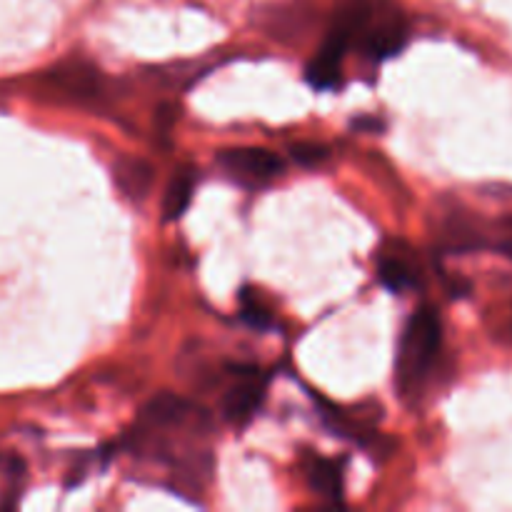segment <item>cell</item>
Returning <instances> with one entry per match:
<instances>
[{
	"label": "cell",
	"mask_w": 512,
	"mask_h": 512,
	"mask_svg": "<svg viewBox=\"0 0 512 512\" xmlns=\"http://www.w3.org/2000/svg\"><path fill=\"white\" fill-rule=\"evenodd\" d=\"M443 348V325L438 310L423 305L410 315L398 345L395 380L403 395H415L428 380L435 360Z\"/></svg>",
	"instance_id": "obj_1"
},
{
	"label": "cell",
	"mask_w": 512,
	"mask_h": 512,
	"mask_svg": "<svg viewBox=\"0 0 512 512\" xmlns=\"http://www.w3.org/2000/svg\"><path fill=\"white\" fill-rule=\"evenodd\" d=\"M355 43H360L363 53L375 63L388 60L398 55L408 43V23L393 3L375 0L373 13H370L368 23L360 30Z\"/></svg>",
	"instance_id": "obj_2"
},
{
	"label": "cell",
	"mask_w": 512,
	"mask_h": 512,
	"mask_svg": "<svg viewBox=\"0 0 512 512\" xmlns=\"http://www.w3.org/2000/svg\"><path fill=\"white\" fill-rule=\"evenodd\" d=\"M218 160L233 178L245 183H265L278 178L285 168L280 155L265 148H228L218 155Z\"/></svg>",
	"instance_id": "obj_3"
},
{
	"label": "cell",
	"mask_w": 512,
	"mask_h": 512,
	"mask_svg": "<svg viewBox=\"0 0 512 512\" xmlns=\"http://www.w3.org/2000/svg\"><path fill=\"white\" fill-rule=\"evenodd\" d=\"M200 415V410L195 408L190 400L180 398V395L173 393H160L150 400L143 408L138 420V428H135V435H150L160 433V430L170 428H183L185 423L195 420Z\"/></svg>",
	"instance_id": "obj_4"
},
{
	"label": "cell",
	"mask_w": 512,
	"mask_h": 512,
	"mask_svg": "<svg viewBox=\"0 0 512 512\" xmlns=\"http://www.w3.org/2000/svg\"><path fill=\"white\" fill-rule=\"evenodd\" d=\"M50 80H53L55 88H60L63 93H68L75 100H98L103 95V78H100V70L95 65H90L88 60H65L58 68L50 70Z\"/></svg>",
	"instance_id": "obj_5"
},
{
	"label": "cell",
	"mask_w": 512,
	"mask_h": 512,
	"mask_svg": "<svg viewBox=\"0 0 512 512\" xmlns=\"http://www.w3.org/2000/svg\"><path fill=\"white\" fill-rule=\"evenodd\" d=\"M238 375H243V380L238 385H233L223 398V418L228 423L243 425L258 413L260 403L265 398V388L258 380V370L255 368H248L245 373Z\"/></svg>",
	"instance_id": "obj_6"
},
{
	"label": "cell",
	"mask_w": 512,
	"mask_h": 512,
	"mask_svg": "<svg viewBox=\"0 0 512 512\" xmlns=\"http://www.w3.org/2000/svg\"><path fill=\"white\" fill-rule=\"evenodd\" d=\"M113 178L115 185L120 188V193L125 195L133 203H143L150 195L155 183V168L143 158H120L113 165Z\"/></svg>",
	"instance_id": "obj_7"
},
{
	"label": "cell",
	"mask_w": 512,
	"mask_h": 512,
	"mask_svg": "<svg viewBox=\"0 0 512 512\" xmlns=\"http://www.w3.org/2000/svg\"><path fill=\"white\" fill-rule=\"evenodd\" d=\"M348 53V45H343L335 38H325L323 48H320L318 58L308 65V83L315 90H330L340 83V68H343V58Z\"/></svg>",
	"instance_id": "obj_8"
},
{
	"label": "cell",
	"mask_w": 512,
	"mask_h": 512,
	"mask_svg": "<svg viewBox=\"0 0 512 512\" xmlns=\"http://www.w3.org/2000/svg\"><path fill=\"white\" fill-rule=\"evenodd\" d=\"M378 280L390 293L403 295L420 285V270L408 255L383 253L378 258Z\"/></svg>",
	"instance_id": "obj_9"
},
{
	"label": "cell",
	"mask_w": 512,
	"mask_h": 512,
	"mask_svg": "<svg viewBox=\"0 0 512 512\" xmlns=\"http://www.w3.org/2000/svg\"><path fill=\"white\" fill-rule=\"evenodd\" d=\"M310 13L313 10L300 3L278 5V8L265 15V28L273 38H295V35H303L310 28V20H313Z\"/></svg>",
	"instance_id": "obj_10"
},
{
	"label": "cell",
	"mask_w": 512,
	"mask_h": 512,
	"mask_svg": "<svg viewBox=\"0 0 512 512\" xmlns=\"http://www.w3.org/2000/svg\"><path fill=\"white\" fill-rule=\"evenodd\" d=\"M195 190V170L180 168L178 173L170 178L168 188L163 195V220H180L188 210L190 200H193Z\"/></svg>",
	"instance_id": "obj_11"
},
{
	"label": "cell",
	"mask_w": 512,
	"mask_h": 512,
	"mask_svg": "<svg viewBox=\"0 0 512 512\" xmlns=\"http://www.w3.org/2000/svg\"><path fill=\"white\" fill-rule=\"evenodd\" d=\"M308 480L315 493L325 495L330 500H338L343 495V470L338 463L325 458H313L308 465Z\"/></svg>",
	"instance_id": "obj_12"
},
{
	"label": "cell",
	"mask_w": 512,
	"mask_h": 512,
	"mask_svg": "<svg viewBox=\"0 0 512 512\" xmlns=\"http://www.w3.org/2000/svg\"><path fill=\"white\" fill-rule=\"evenodd\" d=\"M240 318L255 330H270L273 328V313L260 303L258 295H250V290H245L243 298H240Z\"/></svg>",
	"instance_id": "obj_13"
},
{
	"label": "cell",
	"mask_w": 512,
	"mask_h": 512,
	"mask_svg": "<svg viewBox=\"0 0 512 512\" xmlns=\"http://www.w3.org/2000/svg\"><path fill=\"white\" fill-rule=\"evenodd\" d=\"M290 155H293L295 163L303 165V168H315V165L325 163V160L330 158V150L328 145L313 143V140H303V143H295L293 148H290Z\"/></svg>",
	"instance_id": "obj_14"
},
{
	"label": "cell",
	"mask_w": 512,
	"mask_h": 512,
	"mask_svg": "<svg viewBox=\"0 0 512 512\" xmlns=\"http://www.w3.org/2000/svg\"><path fill=\"white\" fill-rule=\"evenodd\" d=\"M175 113H178V110H175L173 105H160V110H158V113H155V120H158V128L160 130H168L170 125L175 123Z\"/></svg>",
	"instance_id": "obj_15"
}]
</instances>
